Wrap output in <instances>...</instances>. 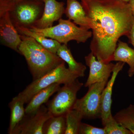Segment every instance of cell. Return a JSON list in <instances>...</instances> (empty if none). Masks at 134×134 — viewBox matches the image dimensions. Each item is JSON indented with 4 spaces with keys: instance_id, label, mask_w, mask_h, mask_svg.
<instances>
[{
    "instance_id": "cell-6",
    "label": "cell",
    "mask_w": 134,
    "mask_h": 134,
    "mask_svg": "<svg viewBox=\"0 0 134 134\" xmlns=\"http://www.w3.org/2000/svg\"><path fill=\"white\" fill-rule=\"evenodd\" d=\"M108 81L99 82L89 86L83 97L77 99L73 109L79 111L83 119L94 120L100 118L101 95Z\"/></svg>"
},
{
    "instance_id": "cell-19",
    "label": "cell",
    "mask_w": 134,
    "mask_h": 134,
    "mask_svg": "<svg viewBox=\"0 0 134 134\" xmlns=\"http://www.w3.org/2000/svg\"><path fill=\"white\" fill-rule=\"evenodd\" d=\"M66 129V115L52 116L43 127V134H65Z\"/></svg>"
},
{
    "instance_id": "cell-12",
    "label": "cell",
    "mask_w": 134,
    "mask_h": 134,
    "mask_svg": "<svg viewBox=\"0 0 134 134\" xmlns=\"http://www.w3.org/2000/svg\"><path fill=\"white\" fill-rule=\"evenodd\" d=\"M125 65V63L120 62H118L115 64L111 78L108 80L106 86L102 92L100 119L103 126L105 124L109 117L112 115L111 107L112 103V95L113 87L118 74L122 70Z\"/></svg>"
},
{
    "instance_id": "cell-25",
    "label": "cell",
    "mask_w": 134,
    "mask_h": 134,
    "mask_svg": "<svg viewBox=\"0 0 134 134\" xmlns=\"http://www.w3.org/2000/svg\"><path fill=\"white\" fill-rule=\"evenodd\" d=\"M129 2L131 8L132 14L134 17V0H130Z\"/></svg>"
},
{
    "instance_id": "cell-14",
    "label": "cell",
    "mask_w": 134,
    "mask_h": 134,
    "mask_svg": "<svg viewBox=\"0 0 134 134\" xmlns=\"http://www.w3.org/2000/svg\"><path fill=\"white\" fill-rule=\"evenodd\" d=\"M60 88V84L54 83L38 92L28 102L25 108V114L30 115L36 112Z\"/></svg>"
},
{
    "instance_id": "cell-9",
    "label": "cell",
    "mask_w": 134,
    "mask_h": 134,
    "mask_svg": "<svg viewBox=\"0 0 134 134\" xmlns=\"http://www.w3.org/2000/svg\"><path fill=\"white\" fill-rule=\"evenodd\" d=\"M24 118L13 134H43L44 125L52 115L47 107L42 105L36 112Z\"/></svg>"
},
{
    "instance_id": "cell-28",
    "label": "cell",
    "mask_w": 134,
    "mask_h": 134,
    "mask_svg": "<svg viewBox=\"0 0 134 134\" xmlns=\"http://www.w3.org/2000/svg\"><path fill=\"white\" fill-rule=\"evenodd\" d=\"M41 1H43V0H41Z\"/></svg>"
},
{
    "instance_id": "cell-24",
    "label": "cell",
    "mask_w": 134,
    "mask_h": 134,
    "mask_svg": "<svg viewBox=\"0 0 134 134\" xmlns=\"http://www.w3.org/2000/svg\"><path fill=\"white\" fill-rule=\"evenodd\" d=\"M127 37L129 39L130 43H131L134 47V24Z\"/></svg>"
},
{
    "instance_id": "cell-8",
    "label": "cell",
    "mask_w": 134,
    "mask_h": 134,
    "mask_svg": "<svg viewBox=\"0 0 134 134\" xmlns=\"http://www.w3.org/2000/svg\"><path fill=\"white\" fill-rule=\"evenodd\" d=\"M92 53L85 57L86 65L89 67L90 72L85 87H88L96 83L108 81L112 74L115 64L105 63L97 60Z\"/></svg>"
},
{
    "instance_id": "cell-26",
    "label": "cell",
    "mask_w": 134,
    "mask_h": 134,
    "mask_svg": "<svg viewBox=\"0 0 134 134\" xmlns=\"http://www.w3.org/2000/svg\"><path fill=\"white\" fill-rule=\"evenodd\" d=\"M5 1H8L14 2L16 1H17V0H5Z\"/></svg>"
},
{
    "instance_id": "cell-21",
    "label": "cell",
    "mask_w": 134,
    "mask_h": 134,
    "mask_svg": "<svg viewBox=\"0 0 134 134\" xmlns=\"http://www.w3.org/2000/svg\"><path fill=\"white\" fill-rule=\"evenodd\" d=\"M66 129L65 134H79V127L83 119L79 111L72 109L66 115Z\"/></svg>"
},
{
    "instance_id": "cell-13",
    "label": "cell",
    "mask_w": 134,
    "mask_h": 134,
    "mask_svg": "<svg viewBox=\"0 0 134 134\" xmlns=\"http://www.w3.org/2000/svg\"><path fill=\"white\" fill-rule=\"evenodd\" d=\"M65 14L69 19L80 27L89 30L94 27L92 20L88 17L81 3L77 0H67Z\"/></svg>"
},
{
    "instance_id": "cell-4",
    "label": "cell",
    "mask_w": 134,
    "mask_h": 134,
    "mask_svg": "<svg viewBox=\"0 0 134 134\" xmlns=\"http://www.w3.org/2000/svg\"><path fill=\"white\" fill-rule=\"evenodd\" d=\"M57 25L45 29L32 27V31L46 37L55 40L60 44L68 45L69 41L75 40L77 43H85L92 36V32L78 27L69 19L60 18Z\"/></svg>"
},
{
    "instance_id": "cell-15",
    "label": "cell",
    "mask_w": 134,
    "mask_h": 134,
    "mask_svg": "<svg viewBox=\"0 0 134 134\" xmlns=\"http://www.w3.org/2000/svg\"><path fill=\"white\" fill-rule=\"evenodd\" d=\"M113 61L126 63L129 66L128 74L129 77L134 75V49L126 43L119 41L113 54Z\"/></svg>"
},
{
    "instance_id": "cell-16",
    "label": "cell",
    "mask_w": 134,
    "mask_h": 134,
    "mask_svg": "<svg viewBox=\"0 0 134 134\" xmlns=\"http://www.w3.org/2000/svg\"><path fill=\"white\" fill-rule=\"evenodd\" d=\"M57 54L68 65L69 69L73 74L79 77H83L86 69L85 65L77 62L73 57L68 45L63 44L57 52Z\"/></svg>"
},
{
    "instance_id": "cell-1",
    "label": "cell",
    "mask_w": 134,
    "mask_h": 134,
    "mask_svg": "<svg viewBox=\"0 0 134 134\" xmlns=\"http://www.w3.org/2000/svg\"><path fill=\"white\" fill-rule=\"evenodd\" d=\"M86 15L92 20L91 52L105 63L113 61L117 43L128 37L134 24L129 2L121 0H81Z\"/></svg>"
},
{
    "instance_id": "cell-11",
    "label": "cell",
    "mask_w": 134,
    "mask_h": 134,
    "mask_svg": "<svg viewBox=\"0 0 134 134\" xmlns=\"http://www.w3.org/2000/svg\"><path fill=\"white\" fill-rule=\"evenodd\" d=\"M43 1L44 8L43 15L34 26L39 29L52 27L54 22L59 21L65 12L64 2L57 0H43Z\"/></svg>"
},
{
    "instance_id": "cell-7",
    "label": "cell",
    "mask_w": 134,
    "mask_h": 134,
    "mask_svg": "<svg viewBox=\"0 0 134 134\" xmlns=\"http://www.w3.org/2000/svg\"><path fill=\"white\" fill-rule=\"evenodd\" d=\"M83 85L77 79L60 87L54 97L47 104L48 111L52 116L66 115L73 109L77 99V92Z\"/></svg>"
},
{
    "instance_id": "cell-10",
    "label": "cell",
    "mask_w": 134,
    "mask_h": 134,
    "mask_svg": "<svg viewBox=\"0 0 134 134\" xmlns=\"http://www.w3.org/2000/svg\"><path fill=\"white\" fill-rule=\"evenodd\" d=\"M0 38L1 44L19 53L18 48L21 39L10 19L9 12L0 15Z\"/></svg>"
},
{
    "instance_id": "cell-5",
    "label": "cell",
    "mask_w": 134,
    "mask_h": 134,
    "mask_svg": "<svg viewBox=\"0 0 134 134\" xmlns=\"http://www.w3.org/2000/svg\"><path fill=\"white\" fill-rule=\"evenodd\" d=\"M79 77L66 68L65 62L32 82L17 96L25 103H28L36 93L54 83L66 84L74 82Z\"/></svg>"
},
{
    "instance_id": "cell-20",
    "label": "cell",
    "mask_w": 134,
    "mask_h": 134,
    "mask_svg": "<svg viewBox=\"0 0 134 134\" xmlns=\"http://www.w3.org/2000/svg\"><path fill=\"white\" fill-rule=\"evenodd\" d=\"M113 116L117 122L134 134V105L120 110Z\"/></svg>"
},
{
    "instance_id": "cell-2",
    "label": "cell",
    "mask_w": 134,
    "mask_h": 134,
    "mask_svg": "<svg viewBox=\"0 0 134 134\" xmlns=\"http://www.w3.org/2000/svg\"><path fill=\"white\" fill-rule=\"evenodd\" d=\"M18 50L24 56L33 80L38 79L65 62L57 54L51 52L31 37L20 35Z\"/></svg>"
},
{
    "instance_id": "cell-22",
    "label": "cell",
    "mask_w": 134,
    "mask_h": 134,
    "mask_svg": "<svg viewBox=\"0 0 134 134\" xmlns=\"http://www.w3.org/2000/svg\"><path fill=\"white\" fill-rule=\"evenodd\" d=\"M103 127L106 134H132L129 130L117 122L112 115L108 118Z\"/></svg>"
},
{
    "instance_id": "cell-17",
    "label": "cell",
    "mask_w": 134,
    "mask_h": 134,
    "mask_svg": "<svg viewBox=\"0 0 134 134\" xmlns=\"http://www.w3.org/2000/svg\"><path fill=\"white\" fill-rule=\"evenodd\" d=\"M25 103L17 96L12 99L9 103L10 111V120L8 133L13 134V132L25 116Z\"/></svg>"
},
{
    "instance_id": "cell-3",
    "label": "cell",
    "mask_w": 134,
    "mask_h": 134,
    "mask_svg": "<svg viewBox=\"0 0 134 134\" xmlns=\"http://www.w3.org/2000/svg\"><path fill=\"white\" fill-rule=\"evenodd\" d=\"M44 8L41 0H17L10 3L8 12L16 28L31 29L41 18Z\"/></svg>"
},
{
    "instance_id": "cell-23",
    "label": "cell",
    "mask_w": 134,
    "mask_h": 134,
    "mask_svg": "<svg viewBox=\"0 0 134 134\" xmlns=\"http://www.w3.org/2000/svg\"><path fill=\"white\" fill-rule=\"evenodd\" d=\"M79 134H106L104 128H98L86 123L81 122Z\"/></svg>"
},
{
    "instance_id": "cell-27",
    "label": "cell",
    "mask_w": 134,
    "mask_h": 134,
    "mask_svg": "<svg viewBox=\"0 0 134 134\" xmlns=\"http://www.w3.org/2000/svg\"><path fill=\"white\" fill-rule=\"evenodd\" d=\"M121 1H124L126 2H129L130 0H121Z\"/></svg>"
},
{
    "instance_id": "cell-18",
    "label": "cell",
    "mask_w": 134,
    "mask_h": 134,
    "mask_svg": "<svg viewBox=\"0 0 134 134\" xmlns=\"http://www.w3.org/2000/svg\"><path fill=\"white\" fill-rule=\"evenodd\" d=\"M16 29L20 35L31 37L44 48L53 53H57V51L61 45V44L55 40L47 38L46 37L36 33L30 29L23 27H18Z\"/></svg>"
}]
</instances>
